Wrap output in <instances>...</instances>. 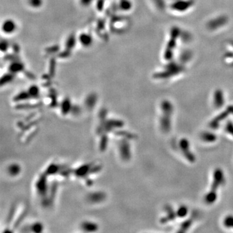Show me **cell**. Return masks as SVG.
<instances>
[{
	"mask_svg": "<svg viewBox=\"0 0 233 233\" xmlns=\"http://www.w3.org/2000/svg\"><path fill=\"white\" fill-rule=\"evenodd\" d=\"M191 4L192 3L189 1L178 2H175L173 4V8L174 9L176 10L177 11H179V12L186 11L185 10H187L189 7L191 6Z\"/></svg>",
	"mask_w": 233,
	"mask_h": 233,
	"instance_id": "1",
	"label": "cell"
},
{
	"mask_svg": "<svg viewBox=\"0 0 233 233\" xmlns=\"http://www.w3.org/2000/svg\"><path fill=\"white\" fill-rule=\"evenodd\" d=\"M31 2H32V3H33L34 6H37V5H39L40 3V0H31Z\"/></svg>",
	"mask_w": 233,
	"mask_h": 233,
	"instance_id": "3",
	"label": "cell"
},
{
	"mask_svg": "<svg viewBox=\"0 0 233 233\" xmlns=\"http://www.w3.org/2000/svg\"><path fill=\"white\" fill-rule=\"evenodd\" d=\"M14 28V26L13 25V23L11 21H7L5 22V24L3 25L4 31L6 33H11Z\"/></svg>",
	"mask_w": 233,
	"mask_h": 233,
	"instance_id": "2",
	"label": "cell"
}]
</instances>
